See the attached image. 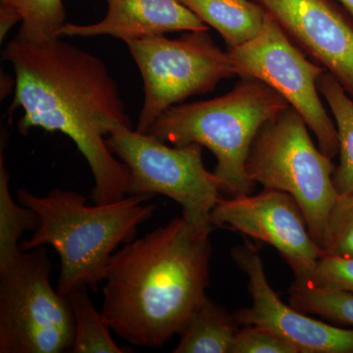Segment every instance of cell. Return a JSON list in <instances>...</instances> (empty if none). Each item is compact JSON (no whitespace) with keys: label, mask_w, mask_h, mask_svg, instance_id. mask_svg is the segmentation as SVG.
Wrapping results in <instances>:
<instances>
[{"label":"cell","mask_w":353,"mask_h":353,"mask_svg":"<svg viewBox=\"0 0 353 353\" xmlns=\"http://www.w3.org/2000/svg\"><path fill=\"white\" fill-rule=\"evenodd\" d=\"M231 353H297L296 348L269 330L245 325L234 338Z\"/></svg>","instance_id":"obj_23"},{"label":"cell","mask_w":353,"mask_h":353,"mask_svg":"<svg viewBox=\"0 0 353 353\" xmlns=\"http://www.w3.org/2000/svg\"><path fill=\"white\" fill-rule=\"evenodd\" d=\"M111 152L128 167L127 196L170 197L183 208V217L201 231H213L210 215L219 202L220 185L206 170L203 146H170L150 134L118 124L108 137Z\"/></svg>","instance_id":"obj_7"},{"label":"cell","mask_w":353,"mask_h":353,"mask_svg":"<svg viewBox=\"0 0 353 353\" xmlns=\"http://www.w3.org/2000/svg\"><path fill=\"white\" fill-rule=\"evenodd\" d=\"M75 316V340L73 353H124L109 333L102 313L95 309L88 294V288L74 290L68 296Z\"/></svg>","instance_id":"obj_19"},{"label":"cell","mask_w":353,"mask_h":353,"mask_svg":"<svg viewBox=\"0 0 353 353\" xmlns=\"http://www.w3.org/2000/svg\"><path fill=\"white\" fill-rule=\"evenodd\" d=\"M51 269L43 245L21 250L0 272V353L71 352L75 316L51 285Z\"/></svg>","instance_id":"obj_6"},{"label":"cell","mask_w":353,"mask_h":353,"mask_svg":"<svg viewBox=\"0 0 353 353\" xmlns=\"http://www.w3.org/2000/svg\"><path fill=\"white\" fill-rule=\"evenodd\" d=\"M232 259L248 278L252 305L234 313L241 326L269 330L297 353H353V330L332 326L287 305L272 289L257 248L252 243L234 248Z\"/></svg>","instance_id":"obj_11"},{"label":"cell","mask_w":353,"mask_h":353,"mask_svg":"<svg viewBox=\"0 0 353 353\" xmlns=\"http://www.w3.org/2000/svg\"><path fill=\"white\" fill-rule=\"evenodd\" d=\"M318 90L328 103L334 118L340 164L334 169L333 181L339 194L353 192V99L328 71L320 76Z\"/></svg>","instance_id":"obj_17"},{"label":"cell","mask_w":353,"mask_h":353,"mask_svg":"<svg viewBox=\"0 0 353 353\" xmlns=\"http://www.w3.org/2000/svg\"><path fill=\"white\" fill-rule=\"evenodd\" d=\"M241 324L234 314L208 296L180 332L175 353H231Z\"/></svg>","instance_id":"obj_15"},{"label":"cell","mask_w":353,"mask_h":353,"mask_svg":"<svg viewBox=\"0 0 353 353\" xmlns=\"http://www.w3.org/2000/svg\"><path fill=\"white\" fill-rule=\"evenodd\" d=\"M353 18V0H336Z\"/></svg>","instance_id":"obj_24"},{"label":"cell","mask_w":353,"mask_h":353,"mask_svg":"<svg viewBox=\"0 0 353 353\" xmlns=\"http://www.w3.org/2000/svg\"><path fill=\"white\" fill-rule=\"evenodd\" d=\"M210 234L176 217L125 243L109 260L102 316L132 345L161 347L206 297Z\"/></svg>","instance_id":"obj_2"},{"label":"cell","mask_w":353,"mask_h":353,"mask_svg":"<svg viewBox=\"0 0 353 353\" xmlns=\"http://www.w3.org/2000/svg\"><path fill=\"white\" fill-rule=\"evenodd\" d=\"M143 82V103L137 131L148 132L169 108L192 95L212 92L236 75L227 51L208 31L187 32L180 39L148 37L126 43Z\"/></svg>","instance_id":"obj_8"},{"label":"cell","mask_w":353,"mask_h":353,"mask_svg":"<svg viewBox=\"0 0 353 353\" xmlns=\"http://www.w3.org/2000/svg\"><path fill=\"white\" fill-rule=\"evenodd\" d=\"M308 129L303 116L290 106L260 128L245 170L253 182L296 199L323 252L330 214L339 197L333 181L336 167L314 145Z\"/></svg>","instance_id":"obj_5"},{"label":"cell","mask_w":353,"mask_h":353,"mask_svg":"<svg viewBox=\"0 0 353 353\" xmlns=\"http://www.w3.org/2000/svg\"><path fill=\"white\" fill-rule=\"evenodd\" d=\"M18 201L38 214L41 223L21 250L50 245L60 257L57 289L68 296L80 288L97 292L105 280L109 260L122 243L134 241L137 229L150 220L157 205L150 196H126L110 203L88 206L73 190L54 189L48 196L19 190Z\"/></svg>","instance_id":"obj_3"},{"label":"cell","mask_w":353,"mask_h":353,"mask_svg":"<svg viewBox=\"0 0 353 353\" xmlns=\"http://www.w3.org/2000/svg\"><path fill=\"white\" fill-rule=\"evenodd\" d=\"M65 19L63 0H0V39L18 23L17 36L28 41L60 38Z\"/></svg>","instance_id":"obj_16"},{"label":"cell","mask_w":353,"mask_h":353,"mask_svg":"<svg viewBox=\"0 0 353 353\" xmlns=\"http://www.w3.org/2000/svg\"><path fill=\"white\" fill-rule=\"evenodd\" d=\"M15 73L12 108H21V134L39 128L75 143L94 178L92 199L110 203L127 196L130 174L108 145L116 125L132 126L119 88L106 64L61 38L28 41L16 36L2 51Z\"/></svg>","instance_id":"obj_1"},{"label":"cell","mask_w":353,"mask_h":353,"mask_svg":"<svg viewBox=\"0 0 353 353\" xmlns=\"http://www.w3.org/2000/svg\"><path fill=\"white\" fill-rule=\"evenodd\" d=\"M290 305L305 314L318 315L339 325L353 326V294L292 283Z\"/></svg>","instance_id":"obj_20"},{"label":"cell","mask_w":353,"mask_h":353,"mask_svg":"<svg viewBox=\"0 0 353 353\" xmlns=\"http://www.w3.org/2000/svg\"><path fill=\"white\" fill-rule=\"evenodd\" d=\"M353 99V18L336 0H254Z\"/></svg>","instance_id":"obj_12"},{"label":"cell","mask_w":353,"mask_h":353,"mask_svg":"<svg viewBox=\"0 0 353 353\" xmlns=\"http://www.w3.org/2000/svg\"><path fill=\"white\" fill-rule=\"evenodd\" d=\"M294 283L353 294V257L323 255L303 282Z\"/></svg>","instance_id":"obj_22"},{"label":"cell","mask_w":353,"mask_h":353,"mask_svg":"<svg viewBox=\"0 0 353 353\" xmlns=\"http://www.w3.org/2000/svg\"><path fill=\"white\" fill-rule=\"evenodd\" d=\"M243 80L222 97L169 108L146 132L173 146L208 148L217 160L213 173L220 190L231 196L252 194L245 162L253 141L265 123L290 106L266 83Z\"/></svg>","instance_id":"obj_4"},{"label":"cell","mask_w":353,"mask_h":353,"mask_svg":"<svg viewBox=\"0 0 353 353\" xmlns=\"http://www.w3.org/2000/svg\"><path fill=\"white\" fill-rule=\"evenodd\" d=\"M236 75L266 83L303 116L318 145L333 159L340 150L336 125L319 97L317 83L327 71L313 63L267 12L261 31L248 43L228 50Z\"/></svg>","instance_id":"obj_9"},{"label":"cell","mask_w":353,"mask_h":353,"mask_svg":"<svg viewBox=\"0 0 353 353\" xmlns=\"http://www.w3.org/2000/svg\"><path fill=\"white\" fill-rule=\"evenodd\" d=\"M323 255L353 257V192L339 194L330 214Z\"/></svg>","instance_id":"obj_21"},{"label":"cell","mask_w":353,"mask_h":353,"mask_svg":"<svg viewBox=\"0 0 353 353\" xmlns=\"http://www.w3.org/2000/svg\"><path fill=\"white\" fill-rule=\"evenodd\" d=\"M208 27L214 28L228 50L248 43L263 26L266 10L254 0H179Z\"/></svg>","instance_id":"obj_14"},{"label":"cell","mask_w":353,"mask_h":353,"mask_svg":"<svg viewBox=\"0 0 353 353\" xmlns=\"http://www.w3.org/2000/svg\"><path fill=\"white\" fill-rule=\"evenodd\" d=\"M3 141L0 152V272L12 264L21 252V236L27 231L34 232L39 217L32 209L19 205L9 189L8 172L4 163Z\"/></svg>","instance_id":"obj_18"},{"label":"cell","mask_w":353,"mask_h":353,"mask_svg":"<svg viewBox=\"0 0 353 353\" xmlns=\"http://www.w3.org/2000/svg\"><path fill=\"white\" fill-rule=\"evenodd\" d=\"M108 12L94 24L65 23L59 37L109 36L128 43L171 32L208 31L203 21L179 0H105Z\"/></svg>","instance_id":"obj_13"},{"label":"cell","mask_w":353,"mask_h":353,"mask_svg":"<svg viewBox=\"0 0 353 353\" xmlns=\"http://www.w3.org/2000/svg\"><path fill=\"white\" fill-rule=\"evenodd\" d=\"M210 221L213 227L228 228L275 248L294 271L296 282H303L323 255L299 203L282 190L264 188L255 196L220 199Z\"/></svg>","instance_id":"obj_10"}]
</instances>
